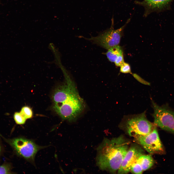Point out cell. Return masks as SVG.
<instances>
[{
	"label": "cell",
	"instance_id": "ba28073f",
	"mask_svg": "<svg viewBox=\"0 0 174 174\" xmlns=\"http://www.w3.org/2000/svg\"><path fill=\"white\" fill-rule=\"evenodd\" d=\"M144 153V150L139 146L136 144L132 145L128 150L118 171V173H128L130 171L133 164Z\"/></svg>",
	"mask_w": 174,
	"mask_h": 174
},
{
	"label": "cell",
	"instance_id": "d6986e66",
	"mask_svg": "<svg viewBox=\"0 0 174 174\" xmlns=\"http://www.w3.org/2000/svg\"><path fill=\"white\" fill-rule=\"evenodd\" d=\"M1 151V148L0 145V153Z\"/></svg>",
	"mask_w": 174,
	"mask_h": 174
},
{
	"label": "cell",
	"instance_id": "8fae6325",
	"mask_svg": "<svg viewBox=\"0 0 174 174\" xmlns=\"http://www.w3.org/2000/svg\"><path fill=\"white\" fill-rule=\"evenodd\" d=\"M123 54L122 48L118 45L110 48L105 53L109 60L112 62H114L117 58Z\"/></svg>",
	"mask_w": 174,
	"mask_h": 174
},
{
	"label": "cell",
	"instance_id": "ac0fdd59",
	"mask_svg": "<svg viewBox=\"0 0 174 174\" xmlns=\"http://www.w3.org/2000/svg\"><path fill=\"white\" fill-rule=\"evenodd\" d=\"M132 75L136 79L140 82L145 84L149 85V83L148 82L145 81L137 74H133Z\"/></svg>",
	"mask_w": 174,
	"mask_h": 174
},
{
	"label": "cell",
	"instance_id": "e0dca14e",
	"mask_svg": "<svg viewBox=\"0 0 174 174\" xmlns=\"http://www.w3.org/2000/svg\"><path fill=\"white\" fill-rule=\"evenodd\" d=\"M123 54L119 55L115 61V64L116 66H121L124 63Z\"/></svg>",
	"mask_w": 174,
	"mask_h": 174
},
{
	"label": "cell",
	"instance_id": "5b68a950",
	"mask_svg": "<svg viewBox=\"0 0 174 174\" xmlns=\"http://www.w3.org/2000/svg\"><path fill=\"white\" fill-rule=\"evenodd\" d=\"M130 19L127 21L125 24L121 27L115 29L113 27V20L112 19V25L109 29L100 33L95 37L85 39L91 41L102 47L108 50L110 48L118 45L121 37L122 32Z\"/></svg>",
	"mask_w": 174,
	"mask_h": 174
},
{
	"label": "cell",
	"instance_id": "8992f818",
	"mask_svg": "<svg viewBox=\"0 0 174 174\" xmlns=\"http://www.w3.org/2000/svg\"><path fill=\"white\" fill-rule=\"evenodd\" d=\"M134 138L137 142L151 154H160L165 153L156 128L147 135L137 136Z\"/></svg>",
	"mask_w": 174,
	"mask_h": 174
},
{
	"label": "cell",
	"instance_id": "9a60e30c",
	"mask_svg": "<svg viewBox=\"0 0 174 174\" xmlns=\"http://www.w3.org/2000/svg\"><path fill=\"white\" fill-rule=\"evenodd\" d=\"M120 71L124 73H132L130 65L128 63L125 62L120 66Z\"/></svg>",
	"mask_w": 174,
	"mask_h": 174
},
{
	"label": "cell",
	"instance_id": "7c38bea8",
	"mask_svg": "<svg viewBox=\"0 0 174 174\" xmlns=\"http://www.w3.org/2000/svg\"><path fill=\"white\" fill-rule=\"evenodd\" d=\"M20 112L26 119L31 118L33 117V111L31 108L29 106L23 107Z\"/></svg>",
	"mask_w": 174,
	"mask_h": 174
},
{
	"label": "cell",
	"instance_id": "3957f363",
	"mask_svg": "<svg viewBox=\"0 0 174 174\" xmlns=\"http://www.w3.org/2000/svg\"><path fill=\"white\" fill-rule=\"evenodd\" d=\"M145 111L139 114L125 116L123 124L129 135L133 137L145 135L151 133L156 126L146 117Z\"/></svg>",
	"mask_w": 174,
	"mask_h": 174
},
{
	"label": "cell",
	"instance_id": "4fadbf2b",
	"mask_svg": "<svg viewBox=\"0 0 174 174\" xmlns=\"http://www.w3.org/2000/svg\"><path fill=\"white\" fill-rule=\"evenodd\" d=\"M14 118L16 123L18 124H24L27 119L20 112H16L14 115Z\"/></svg>",
	"mask_w": 174,
	"mask_h": 174
},
{
	"label": "cell",
	"instance_id": "52a82bcc",
	"mask_svg": "<svg viewBox=\"0 0 174 174\" xmlns=\"http://www.w3.org/2000/svg\"><path fill=\"white\" fill-rule=\"evenodd\" d=\"M10 143L20 155L30 161L34 160L36 154L41 148L32 141L22 138L12 139Z\"/></svg>",
	"mask_w": 174,
	"mask_h": 174
},
{
	"label": "cell",
	"instance_id": "30bf717a",
	"mask_svg": "<svg viewBox=\"0 0 174 174\" xmlns=\"http://www.w3.org/2000/svg\"><path fill=\"white\" fill-rule=\"evenodd\" d=\"M143 171L147 170L154 165V160L151 155L143 154L137 159Z\"/></svg>",
	"mask_w": 174,
	"mask_h": 174
},
{
	"label": "cell",
	"instance_id": "9c48e42d",
	"mask_svg": "<svg viewBox=\"0 0 174 174\" xmlns=\"http://www.w3.org/2000/svg\"><path fill=\"white\" fill-rule=\"evenodd\" d=\"M171 0H144L139 2L147 11L162 8L167 4Z\"/></svg>",
	"mask_w": 174,
	"mask_h": 174
},
{
	"label": "cell",
	"instance_id": "6da1fadb",
	"mask_svg": "<svg viewBox=\"0 0 174 174\" xmlns=\"http://www.w3.org/2000/svg\"><path fill=\"white\" fill-rule=\"evenodd\" d=\"M64 73L65 83L57 87L52 95L53 109L63 119L71 121L83 111L85 104L73 81L67 73Z\"/></svg>",
	"mask_w": 174,
	"mask_h": 174
},
{
	"label": "cell",
	"instance_id": "2e32d148",
	"mask_svg": "<svg viewBox=\"0 0 174 174\" xmlns=\"http://www.w3.org/2000/svg\"><path fill=\"white\" fill-rule=\"evenodd\" d=\"M11 167L9 165L5 164L0 166V174H10Z\"/></svg>",
	"mask_w": 174,
	"mask_h": 174
},
{
	"label": "cell",
	"instance_id": "277c9868",
	"mask_svg": "<svg viewBox=\"0 0 174 174\" xmlns=\"http://www.w3.org/2000/svg\"><path fill=\"white\" fill-rule=\"evenodd\" d=\"M154 123L162 130L174 134V110L168 105L160 106L152 100Z\"/></svg>",
	"mask_w": 174,
	"mask_h": 174
},
{
	"label": "cell",
	"instance_id": "7a4b0ae2",
	"mask_svg": "<svg viewBox=\"0 0 174 174\" xmlns=\"http://www.w3.org/2000/svg\"><path fill=\"white\" fill-rule=\"evenodd\" d=\"M130 144L122 135L111 139L105 138L97 148V166L112 173L117 172Z\"/></svg>",
	"mask_w": 174,
	"mask_h": 174
},
{
	"label": "cell",
	"instance_id": "5bb4252c",
	"mask_svg": "<svg viewBox=\"0 0 174 174\" xmlns=\"http://www.w3.org/2000/svg\"><path fill=\"white\" fill-rule=\"evenodd\" d=\"M130 171L134 174H139L142 173L143 171L140 165L137 161V160L132 165Z\"/></svg>",
	"mask_w": 174,
	"mask_h": 174
}]
</instances>
